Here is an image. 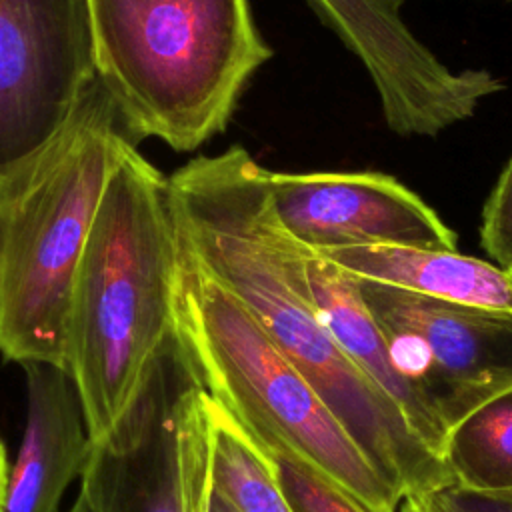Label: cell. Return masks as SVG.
<instances>
[{
	"instance_id": "6da1fadb",
	"label": "cell",
	"mask_w": 512,
	"mask_h": 512,
	"mask_svg": "<svg viewBox=\"0 0 512 512\" xmlns=\"http://www.w3.org/2000/svg\"><path fill=\"white\" fill-rule=\"evenodd\" d=\"M270 170L242 146L168 176L180 236L316 390L372 466L402 496L452 484L398 404L340 348L306 278L304 248L276 220ZM402 498V500H404Z\"/></svg>"
},
{
	"instance_id": "7a4b0ae2",
	"label": "cell",
	"mask_w": 512,
	"mask_h": 512,
	"mask_svg": "<svg viewBox=\"0 0 512 512\" xmlns=\"http://www.w3.org/2000/svg\"><path fill=\"white\" fill-rule=\"evenodd\" d=\"M178 268L168 178L130 142L104 190L68 312L64 368L92 442L134 408L174 340Z\"/></svg>"
},
{
	"instance_id": "3957f363",
	"label": "cell",
	"mask_w": 512,
	"mask_h": 512,
	"mask_svg": "<svg viewBox=\"0 0 512 512\" xmlns=\"http://www.w3.org/2000/svg\"><path fill=\"white\" fill-rule=\"evenodd\" d=\"M128 144L112 98L94 78L64 126L0 180L4 360L66 366L76 272L108 180Z\"/></svg>"
},
{
	"instance_id": "277c9868",
	"label": "cell",
	"mask_w": 512,
	"mask_h": 512,
	"mask_svg": "<svg viewBox=\"0 0 512 512\" xmlns=\"http://www.w3.org/2000/svg\"><path fill=\"white\" fill-rule=\"evenodd\" d=\"M94 70L126 132L190 152L270 60L250 0H88Z\"/></svg>"
},
{
	"instance_id": "5b68a950",
	"label": "cell",
	"mask_w": 512,
	"mask_h": 512,
	"mask_svg": "<svg viewBox=\"0 0 512 512\" xmlns=\"http://www.w3.org/2000/svg\"><path fill=\"white\" fill-rule=\"evenodd\" d=\"M174 342L196 386L266 456L316 470L370 512H398L402 492L372 466L316 390L182 236Z\"/></svg>"
},
{
	"instance_id": "8992f818",
	"label": "cell",
	"mask_w": 512,
	"mask_h": 512,
	"mask_svg": "<svg viewBox=\"0 0 512 512\" xmlns=\"http://www.w3.org/2000/svg\"><path fill=\"white\" fill-rule=\"evenodd\" d=\"M212 458L210 398L172 340L134 408L92 442L78 494L90 512H208Z\"/></svg>"
},
{
	"instance_id": "52a82bcc",
	"label": "cell",
	"mask_w": 512,
	"mask_h": 512,
	"mask_svg": "<svg viewBox=\"0 0 512 512\" xmlns=\"http://www.w3.org/2000/svg\"><path fill=\"white\" fill-rule=\"evenodd\" d=\"M390 356L446 436L512 390V312L438 300L360 280Z\"/></svg>"
},
{
	"instance_id": "ba28073f",
	"label": "cell",
	"mask_w": 512,
	"mask_h": 512,
	"mask_svg": "<svg viewBox=\"0 0 512 512\" xmlns=\"http://www.w3.org/2000/svg\"><path fill=\"white\" fill-rule=\"evenodd\" d=\"M94 78L88 0H0V180L64 126Z\"/></svg>"
},
{
	"instance_id": "9c48e42d",
	"label": "cell",
	"mask_w": 512,
	"mask_h": 512,
	"mask_svg": "<svg viewBox=\"0 0 512 512\" xmlns=\"http://www.w3.org/2000/svg\"><path fill=\"white\" fill-rule=\"evenodd\" d=\"M310 2L360 58L384 120L398 136H438L504 90V82L488 70L448 68L384 0Z\"/></svg>"
},
{
	"instance_id": "30bf717a",
	"label": "cell",
	"mask_w": 512,
	"mask_h": 512,
	"mask_svg": "<svg viewBox=\"0 0 512 512\" xmlns=\"http://www.w3.org/2000/svg\"><path fill=\"white\" fill-rule=\"evenodd\" d=\"M268 190L284 232L316 254L360 246L456 250L454 230L388 174L270 172Z\"/></svg>"
},
{
	"instance_id": "8fae6325",
	"label": "cell",
	"mask_w": 512,
	"mask_h": 512,
	"mask_svg": "<svg viewBox=\"0 0 512 512\" xmlns=\"http://www.w3.org/2000/svg\"><path fill=\"white\" fill-rule=\"evenodd\" d=\"M26 424L0 512H60L90 454V434L70 374L52 364H24Z\"/></svg>"
},
{
	"instance_id": "7c38bea8",
	"label": "cell",
	"mask_w": 512,
	"mask_h": 512,
	"mask_svg": "<svg viewBox=\"0 0 512 512\" xmlns=\"http://www.w3.org/2000/svg\"><path fill=\"white\" fill-rule=\"evenodd\" d=\"M304 262L314 306L330 334L352 362L398 404L418 438L442 460L446 432L396 368L386 338L364 302L358 278L306 248Z\"/></svg>"
},
{
	"instance_id": "4fadbf2b",
	"label": "cell",
	"mask_w": 512,
	"mask_h": 512,
	"mask_svg": "<svg viewBox=\"0 0 512 512\" xmlns=\"http://www.w3.org/2000/svg\"><path fill=\"white\" fill-rule=\"evenodd\" d=\"M322 256L360 280L438 300L512 312V272L456 250L360 246Z\"/></svg>"
},
{
	"instance_id": "5bb4252c",
	"label": "cell",
	"mask_w": 512,
	"mask_h": 512,
	"mask_svg": "<svg viewBox=\"0 0 512 512\" xmlns=\"http://www.w3.org/2000/svg\"><path fill=\"white\" fill-rule=\"evenodd\" d=\"M442 464L452 484L462 490L512 492V390L450 430Z\"/></svg>"
},
{
	"instance_id": "9a60e30c",
	"label": "cell",
	"mask_w": 512,
	"mask_h": 512,
	"mask_svg": "<svg viewBox=\"0 0 512 512\" xmlns=\"http://www.w3.org/2000/svg\"><path fill=\"white\" fill-rule=\"evenodd\" d=\"M210 414L214 486L240 512H294L276 480L272 460L212 400Z\"/></svg>"
},
{
	"instance_id": "2e32d148",
	"label": "cell",
	"mask_w": 512,
	"mask_h": 512,
	"mask_svg": "<svg viewBox=\"0 0 512 512\" xmlns=\"http://www.w3.org/2000/svg\"><path fill=\"white\" fill-rule=\"evenodd\" d=\"M294 512H370L316 470L282 456H268Z\"/></svg>"
},
{
	"instance_id": "e0dca14e",
	"label": "cell",
	"mask_w": 512,
	"mask_h": 512,
	"mask_svg": "<svg viewBox=\"0 0 512 512\" xmlns=\"http://www.w3.org/2000/svg\"><path fill=\"white\" fill-rule=\"evenodd\" d=\"M480 240L500 268L512 270V158L486 200Z\"/></svg>"
},
{
	"instance_id": "ac0fdd59",
	"label": "cell",
	"mask_w": 512,
	"mask_h": 512,
	"mask_svg": "<svg viewBox=\"0 0 512 512\" xmlns=\"http://www.w3.org/2000/svg\"><path fill=\"white\" fill-rule=\"evenodd\" d=\"M400 512H512V492H470L448 484L406 496Z\"/></svg>"
},
{
	"instance_id": "d6986e66",
	"label": "cell",
	"mask_w": 512,
	"mask_h": 512,
	"mask_svg": "<svg viewBox=\"0 0 512 512\" xmlns=\"http://www.w3.org/2000/svg\"><path fill=\"white\" fill-rule=\"evenodd\" d=\"M208 512H240L232 500H228L212 482V492H210V502H208Z\"/></svg>"
},
{
	"instance_id": "ffe728a7",
	"label": "cell",
	"mask_w": 512,
	"mask_h": 512,
	"mask_svg": "<svg viewBox=\"0 0 512 512\" xmlns=\"http://www.w3.org/2000/svg\"><path fill=\"white\" fill-rule=\"evenodd\" d=\"M8 476H10V464L6 458V448L0 440V510L4 506V498H6V488H8Z\"/></svg>"
},
{
	"instance_id": "44dd1931",
	"label": "cell",
	"mask_w": 512,
	"mask_h": 512,
	"mask_svg": "<svg viewBox=\"0 0 512 512\" xmlns=\"http://www.w3.org/2000/svg\"><path fill=\"white\" fill-rule=\"evenodd\" d=\"M66 512H90V508H88V504H86V500L78 494V498H76V502L72 504V508L70 510H66Z\"/></svg>"
},
{
	"instance_id": "7402d4cb",
	"label": "cell",
	"mask_w": 512,
	"mask_h": 512,
	"mask_svg": "<svg viewBox=\"0 0 512 512\" xmlns=\"http://www.w3.org/2000/svg\"><path fill=\"white\" fill-rule=\"evenodd\" d=\"M384 2H386V4H390L392 8H396V10H398V8H400V6H402L406 0H384Z\"/></svg>"
},
{
	"instance_id": "603a6c76",
	"label": "cell",
	"mask_w": 512,
	"mask_h": 512,
	"mask_svg": "<svg viewBox=\"0 0 512 512\" xmlns=\"http://www.w3.org/2000/svg\"><path fill=\"white\" fill-rule=\"evenodd\" d=\"M510 272H512V270H510Z\"/></svg>"
}]
</instances>
